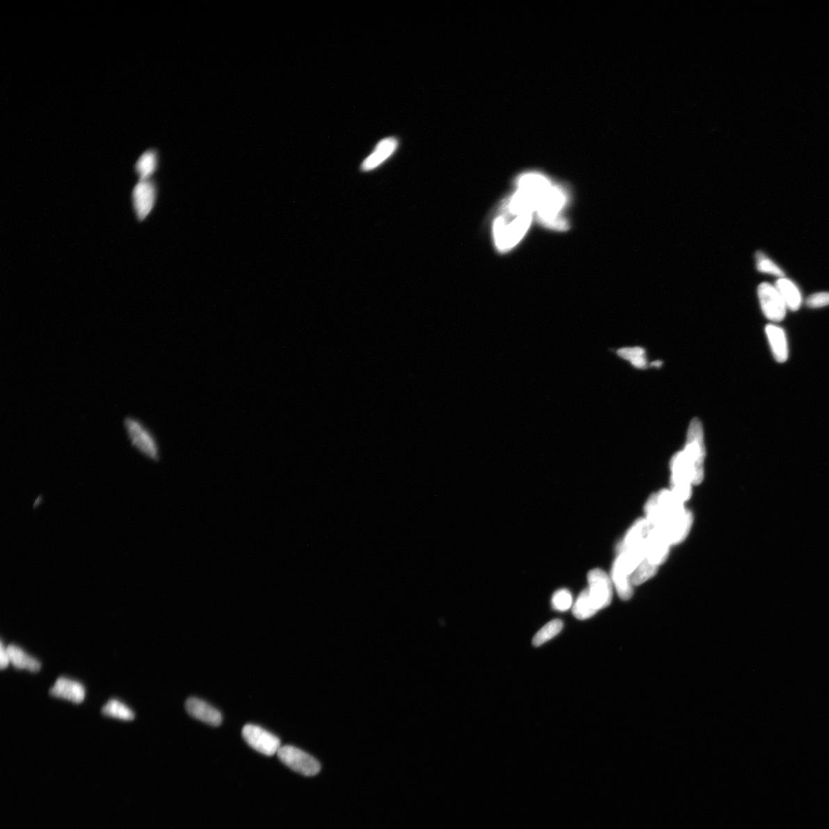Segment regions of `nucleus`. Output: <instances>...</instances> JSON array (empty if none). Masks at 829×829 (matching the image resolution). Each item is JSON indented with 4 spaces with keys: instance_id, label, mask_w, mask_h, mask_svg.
I'll use <instances>...</instances> for the list:
<instances>
[{
    "instance_id": "nucleus-15",
    "label": "nucleus",
    "mask_w": 829,
    "mask_h": 829,
    "mask_svg": "<svg viewBox=\"0 0 829 829\" xmlns=\"http://www.w3.org/2000/svg\"><path fill=\"white\" fill-rule=\"evenodd\" d=\"M769 345L777 362H786L789 357V348L784 331L777 325H768L766 328Z\"/></svg>"
},
{
    "instance_id": "nucleus-20",
    "label": "nucleus",
    "mask_w": 829,
    "mask_h": 829,
    "mask_svg": "<svg viewBox=\"0 0 829 829\" xmlns=\"http://www.w3.org/2000/svg\"><path fill=\"white\" fill-rule=\"evenodd\" d=\"M597 611L590 597L588 590H583L574 606V617L579 620H587L593 617Z\"/></svg>"
},
{
    "instance_id": "nucleus-24",
    "label": "nucleus",
    "mask_w": 829,
    "mask_h": 829,
    "mask_svg": "<svg viewBox=\"0 0 829 829\" xmlns=\"http://www.w3.org/2000/svg\"><path fill=\"white\" fill-rule=\"evenodd\" d=\"M757 269L762 273H768V275L779 277L780 278L784 277V273L780 266L764 254L758 253L757 255Z\"/></svg>"
},
{
    "instance_id": "nucleus-11",
    "label": "nucleus",
    "mask_w": 829,
    "mask_h": 829,
    "mask_svg": "<svg viewBox=\"0 0 829 829\" xmlns=\"http://www.w3.org/2000/svg\"><path fill=\"white\" fill-rule=\"evenodd\" d=\"M156 198V185L151 179L138 182L131 195L133 209L138 221L143 222L149 217Z\"/></svg>"
},
{
    "instance_id": "nucleus-1",
    "label": "nucleus",
    "mask_w": 829,
    "mask_h": 829,
    "mask_svg": "<svg viewBox=\"0 0 829 829\" xmlns=\"http://www.w3.org/2000/svg\"><path fill=\"white\" fill-rule=\"evenodd\" d=\"M517 188L527 197L542 224L554 230H566L568 226L562 217V211L568 198L563 188L554 184L545 175L535 172L524 173L518 177Z\"/></svg>"
},
{
    "instance_id": "nucleus-22",
    "label": "nucleus",
    "mask_w": 829,
    "mask_h": 829,
    "mask_svg": "<svg viewBox=\"0 0 829 829\" xmlns=\"http://www.w3.org/2000/svg\"><path fill=\"white\" fill-rule=\"evenodd\" d=\"M618 357L624 359L636 368L645 369L647 365L645 351L641 347L621 348L617 351Z\"/></svg>"
},
{
    "instance_id": "nucleus-13",
    "label": "nucleus",
    "mask_w": 829,
    "mask_h": 829,
    "mask_svg": "<svg viewBox=\"0 0 829 829\" xmlns=\"http://www.w3.org/2000/svg\"><path fill=\"white\" fill-rule=\"evenodd\" d=\"M185 708L192 717L213 727H218L222 723V715L219 710L202 700L188 698L185 702Z\"/></svg>"
},
{
    "instance_id": "nucleus-25",
    "label": "nucleus",
    "mask_w": 829,
    "mask_h": 829,
    "mask_svg": "<svg viewBox=\"0 0 829 829\" xmlns=\"http://www.w3.org/2000/svg\"><path fill=\"white\" fill-rule=\"evenodd\" d=\"M573 604V598L570 591L566 589H561L555 592L552 597V605L555 610L559 611H566L571 609Z\"/></svg>"
},
{
    "instance_id": "nucleus-5",
    "label": "nucleus",
    "mask_w": 829,
    "mask_h": 829,
    "mask_svg": "<svg viewBox=\"0 0 829 829\" xmlns=\"http://www.w3.org/2000/svg\"><path fill=\"white\" fill-rule=\"evenodd\" d=\"M683 453L691 472L693 485L702 483L705 471L703 462L706 456L705 435L701 421L695 418L688 429L686 446Z\"/></svg>"
},
{
    "instance_id": "nucleus-7",
    "label": "nucleus",
    "mask_w": 829,
    "mask_h": 829,
    "mask_svg": "<svg viewBox=\"0 0 829 829\" xmlns=\"http://www.w3.org/2000/svg\"><path fill=\"white\" fill-rule=\"evenodd\" d=\"M277 755L284 765L303 775L314 776L321 771L320 762L297 747L292 746L280 747Z\"/></svg>"
},
{
    "instance_id": "nucleus-14",
    "label": "nucleus",
    "mask_w": 829,
    "mask_h": 829,
    "mask_svg": "<svg viewBox=\"0 0 829 829\" xmlns=\"http://www.w3.org/2000/svg\"><path fill=\"white\" fill-rule=\"evenodd\" d=\"M49 693L53 697L80 703L85 699L86 691L83 684L68 678L61 677L51 688Z\"/></svg>"
},
{
    "instance_id": "nucleus-16",
    "label": "nucleus",
    "mask_w": 829,
    "mask_h": 829,
    "mask_svg": "<svg viewBox=\"0 0 829 829\" xmlns=\"http://www.w3.org/2000/svg\"><path fill=\"white\" fill-rule=\"evenodd\" d=\"M398 145L394 138H385L376 145L374 152L362 163V171L368 172L378 167L395 152Z\"/></svg>"
},
{
    "instance_id": "nucleus-10",
    "label": "nucleus",
    "mask_w": 829,
    "mask_h": 829,
    "mask_svg": "<svg viewBox=\"0 0 829 829\" xmlns=\"http://www.w3.org/2000/svg\"><path fill=\"white\" fill-rule=\"evenodd\" d=\"M758 298L762 312L774 322L782 321L787 314V307L775 286L762 283L758 287Z\"/></svg>"
},
{
    "instance_id": "nucleus-8",
    "label": "nucleus",
    "mask_w": 829,
    "mask_h": 829,
    "mask_svg": "<svg viewBox=\"0 0 829 829\" xmlns=\"http://www.w3.org/2000/svg\"><path fill=\"white\" fill-rule=\"evenodd\" d=\"M670 467L672 492L680 500L687 501L691 496L693 480L691 469L685 460L683 451H679L673 456Z\"/></svg>"
},
{
    "instance_id": "nucleus-26",
    "label": "nucleus",
    "mask_w": 829,
    "mask_h": 829,
    "mask_svg": "<svg viewBox=\"0 0 829 829\" xmlns=\"http://www.w3.org/2000/svg\"><path fill=\"white\" fill-rule=\"evenodd\" d=\"M806 305L811 308H820L829 305V292L814 293L807 299Z\"/></svg>"
},
{
    "instance_id": "nucleus-18",
    "label": "nucleus",
    "mask_w": 829,
    "mask_h": 829,
    "mask_svg": "<svg viewBox=\"0 0 829 829\" xmlns=\"http://www.w3.org/2000/svg\"><path fill=\"white\" fill-rule=\"evenodd\" d=\"M10 661L15 668L20 670H28L31 672H38L41 669V663L34 657L27 654L20 647L10 645L6 647Z\"/></svg>"
},
{
    "instance_id": "nucleus-23",
    "label": "nucleus",
    "mask_w": 829,
    "mask_h": 829,
    "mask_svg": "<svg viewBox=\"0 0 829 829\" xmlns=\"http://www.w3.org/2000/svg\"><path fill=\"white\" fill-rule=\"evenodd\" d=\"M563 622L561 620H554L544 626L533 638V645L542 646L545 643L556 636L563 628Z\"/></svg>"
},
{
    "instance_id": "nucleus-2",
    "label": "nucleus",
    "mask_w": 829,
    "mask_h": 829,
    "mask_svg": "<svg viewBox=\"0 0 829 829\" xmlns=\"http://www.w3.org/2000/svg\"><path fill=\"white\" fill-rule=\"evenodd\" d=\"M645 512L651 527L660 532L670 545L683 542L689 534L693 516L685 509L684 501L672 491L662 490L651 495Z\"/></svg>"
},
{
    "instance_id": "nucleus-4",
    "label": "nucleus",
    "mask_w": 829,
    "mask_h": 829,
    "mask_svg": "<svg viewBox=\"0 0 829 829\" xmlns=\"http://www.w3.org/2000/svg\"><path fill=\"white\" fill-rule=\"evenodd\" d=\"M670 545L660 532L651 529L647 538L645 558L631 577L633 586H639L657 573L658 566L668 558Z\"/></svg>"
},
{
    "instance_id": "nucleus-28",
    "label": "nucleus",
    "mask_w": 829,
    "mask_h": 829,
    "mask_svg": "<svg viewBox=\"0 0 829 829\" xmlns=\"http://www.w3.org/2000/svg\"><path fill=\"white\" fill-rule=\"evenodd\" d=\"M661 365H662V362L661 361H656V362H654L652 364V366L656 367H660Z\"/></svg>"
},
{
    "instance_id": "nucleus-21",
    "label": "nucleus",
    "mask_w": 829,
    "mask_h": 829,
    "mask_svg": "<svg viewBox=\"0 0 829 829\" xmlns=\"http://www.w3.org/2000/svg\"><path fill=\"white\" fill-rule=\"evenodd\" d=\"M103 715L123 721L134 720L135 714L127 705L117 700H110L102 709Z\"/></svg>"
},
{
    "instance_id": "nucleus-17",
    "label": "nucleus",
    "mask_w": 829,
    "mask_h": 829,
    "mask_svg": "<svg viewBox=\"0 0 829 829\" xmlns=\"http://www.w3.org/2000/svg\"><path fill=\"white\" fill-rule=\"evenodd\" d=\"M775 287L787 308L794 311L800 308L803 303L802 294L793 281L784 277L780 278L776 281Z\"/></svg>"
},
{
    "instance_id": "nucleus-9",
    "label": "nucleus",
    "mask_w": 829,
    "mask_h": 829,
    "mask_svg": "<svg viewBox=\"0 0 829 829\" xmlns=\"http://www.w3.org/2000/svg\"><path fill=\"white\" fill-rule=\"evenodd\" d=\"M246 743L256 751L272 757L280 749V740L271 732L253 724H248L242 730Z\"/></svg>"
},
{
    "instance_id": "nucleus-3",
    "label": "nucleus",
    "mask_w": 829,
    "mask_h": 829,
    "mask_svg": "<svg viewBox=\"0 0 829 829\" xmlns=\"http://www.w3.org/2000/svg\"><path fill=\"white\" fill-rule=\"evenodd\" d=\"M532 214L513 216L501 211L494 221L493 235L495 246L501 252H507L522 240L531 226Z\"/></svg>"
},
{
    "instance_id": "nucleus-12",
    "label": "nucleus",
    "mask_w": 829,
    "mask_h": 829,
    "mask_svg": "<svg viewBox=\"0 0 829 829\" xmlns=\"http://www.w3.org/2000/svg\"><path fill=\"white\" fill-rule=\"evenodd\" d=\"M588 592L597 611L606 608L612 601L610 577L601 569L592 570L588 575Z\"/></svg>"
},
{
    "instance_id": "nucleus-27",
    "label": "nucleus",
    "mask_w": 829,
    "mask_h": 829,
    "mask_svg": "<svg viewBox=\"0 0 829 829\" xmlns=\"http://www.w3.org/2000/svg\"><path fill=\"white\" fill-rule=\"evenodd\" d=\"M10 663V661L8 653H7L6 648H5L3 646V643L1 642V643H0V668L3 670L8 667Z\"/></svg>"
},
{
    "instance_id": "nucleus-19",
    "label": "nucleus",
    "mask_w": 829,
    "mask_h": 829,
    "mask_svg": "<svg viewBox=\"0 0 829 829\" xmlns=\"http://www.w3.org/2000/svg\"><path fill=\"white\" fill-rule=\"evenodd\" d=\"M159 166V155L154 150L144 152L136 163V172L139 181L150 180Z\"/></svg>"
},
{
    "instance_id": "nucleus-6",
    "label": "nucleus",
    "mask_w": 829,
    "mask_h": 829,
    "mask_svg": "<svg viewBox=\"0 0 829 829\" xmlns=\"http://www.w3.org/2000/svg\"><path fill=\"white\" fill-rule=\"evenodd\" d=\"M124 428L127 437L139 453L152 461L160 460L161 451L156 436L140 419L129 417L124 419Z\"/></svg>"
}]
</instances>
